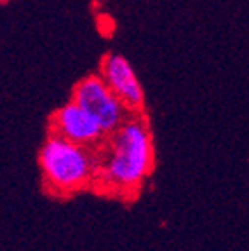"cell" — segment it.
Masks as SVG:
<instances>
[{
	"instance_id": "cell-1",
	"label": "cell",
	"mask_w": 249,
	"mask_h": 251,
	"mask_svg": "<svg viewBox=\"0 0 249 251\" xmlns=\"http://www.w3.org/2000/svg\"><path fill=\"white\" fill-rule=\"evenodd\" d=\"M153 168L150 127L141 117H127L112 133L106 159L98 166L96 180L117 194L138 192Z\"/></svg>"
},
{
	"instance_id": "cell-2",
	"label": "cell",
	"mask_w": 249,
	"mask_h": 251,
	"mask_svg": "<svg viewBox=\"0 0 249 251\" xmlns=\"http://www.w3.org/2000/svg\"><path fill=\"white\" fill-rule=\"evenodd\" d=\"M40 168L47 187L56 194L78 192L96 180L98 161L89 147L51 133L40 149Z\"/></svg>"
},
{
	"instance_id": "cell-3",
	"label": "cell",
	"mask_w": 249,
	"mask_h": 251,
	"mask_svg": "<svg viewBox=\"0 0 249 251\" xmlns=\"http://www.w3.org/2000/svg\"><path fill=\"white\" fill-rule=\"evenodd\" d=\"M72 100L100 122L105 134H112L127 119L129 110L110 91L100 75H89L80 80L75 86Z\"/></svg>"
},
{
	"instance_id": "cell-4",
	"label": "cell",
	"mask_w": 249,
	"mask_h": 251,
	"mask_svg": "<svg viewBox=\"0 0 249 251\" xmlns=\"http://www.w3.org/2000/svg\"><path fill=\"white\" fill-rule=\"evenodd\" d=\"M100 77L105 80L110 91L121 100V103L129 112H141L143 110V87H141L136 72L127 58H124L122 54H115V52L105 56Z\"/></svg>"
},
{
	"instance_id": "cell-5",
	"label": "cell",
	"mask_w": 249,
	"mask_h": 251,
	"mask_svg": "<svg viewBox=\"0 0 249 251\" xmlns=\"http://www.w3.org/2000/svg\"><path fill=\"white\" fill-rule=\"evenodd\" d=\"M52 133L86 147L101 141L105 136L100 122L74 100L63 105L52 115Z\"/></svg>"
}]
</instances>
